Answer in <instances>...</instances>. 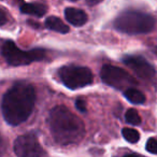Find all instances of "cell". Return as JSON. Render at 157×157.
<instances>
[{"mask_svg":"<svg viewBox=\"0 0 157 157\" xmlns=\"http://www.w3.org/2000/svg\"><path fill=\"white\" fill-rule=\"evenodd\" d=\"M36 103V92L33 85L20 82L5 94L1 110L5 120L12 126L24 123L33 113Z\"/></svg>","mask_w":157,"mask_h":157,"instance_id":"obj_1","label":"cell"},{"mask_svg":"<svg viewBox=\"0 0 157 157\" xmlns=\"http://www.w3.org/2000/svg\"><path fill=\"white\" fill-rule=\"evenodd\" d=\"M48 126L54 140L60 145L75 144L85 135V126L65 105H57L48 115Z\"/></svg>","mask_w":157,"mask_h":157,"instance_id":"obj_2","label":"cell"},{"mask_svg":"<svg viewBox=\"0 0 157 157\" xmlns=\"http://www.w3.org/2000/svg\"><path fill=\"white\" fill-rule=\"evenodd\" d=\"M155 20L146 13L139 11H127L122 13L114 22V27L127 35L147 33L154 29Z\"/></svg>","mask_w":157,"mask_h":157,"instance_id":"obj_3","label":"cell"},{"mask_svg":"<svg viewBox=\"0 0 157 157\" xmlns=\"http://www.w3.org/2000/svg\"><path fill=\"white\" fill-rule=\"evenodd\" d=\"M1 54L7 63L11 66L29 65L33 61L42 60L45 57V52L40 48L31 51H23L15 45L13 41H6L1 48Z\"/></svg>","mask_w":157,"mask_h":157,"instance_id":"obj_4","label":"cell"},{"mask_svg":"<svg viewBox=\"0 0 157 157\" xmlns=\"http://www.w3.org/2000/svg\"><path fill=\"white\" fill-rule=\"evenodd\" d=\"M63 83L70 90H78L90 85L93 73L88 68L80 66H63L58 71Z\"/></svg>","mask_w":157,"mask_h":157,"instance_id":"obj_5","label":"cell"},{"mask_svg":"<svg viewBox=\"0 0 157 157\" xmlns=\"http://www.w3.org/2000/svg\"><path fill=\"white\" fill-rule=\"evenodd\" d=\"M101 80L107 85L112 86L116 90H127L129 87L137 85L135 78L130 75L124 69L116 66L105 65L100 72Z\"/></svg>","mask_w":157,"mask_h":157,"instance_id":"obj_6","label":"cell"},{"mask_svg":"<svg viewBox=\"0 0 157 157\" xmlns=\"http://www.w3.org/2000/svg\"><path fill=\"white\" fill-rule=\"evenodd\" d=\"M14 152L20 157H39L46 154L33 133L20 136L14 142Z\"/></svg>","mask_w":157,"mask_h":157,"instance_id":"obj_7","label":"cell"},{"mask_svg":"<svg viewBox=\"0 0 157 157\" xmlns=\"http://www.w3.org/2000/svg\"><path fill=\"white\" fill-rule=\"evenodd\" d=\"M123 63L127 65L139 78L143 80H151L155 75V69L148 61L140 56H126Z\"/></svg>","mask_w":157,"mask_h":157,"instance_id":"obj_8","label":"cell"},{"mask_svg":"<svg viewBox=\"0 0 157 157\" xmlns=\"http://www.w3.org/2000/svg\"><path fill=\"white\" fill-rule=\"evenodd\" d=\"M65 17L73 26H83L87 22L85 12L76 8H67L65 10Z\"/></svg>","mask_w":157,"mask_h":157,"instance_id":"obj_9","label":"cell"},{"mask_svg":"<svg viewBox=\"0 0 157 157\" xmlns=\"http://www.w3.org/2000/svg\"><path fill=\"white\" fill-rule=\"evenodd\" d=\"M21 11L24 14L41 17L45 14L46 8L41 3H23L21 5Z\"/></svg>","mask_w":157,"mask_h":157,"instance_id":"obj_10","label":"cell"},{"mask_svg":"<svg viewBox=\"0 0 157 157\" xmlns=\"http://www.w3.org/2000/svg\"><path fill=\"white\" fill-rule=\"evenodd\" d=\"M45 26L48 29L56 31V33H67L69 31V26H67L60 18L56 17V16H50V17L46 18Z\"/></svg>","mask_w":157,"mask_h":157,"instance_id":"obj_11","label":"cell"},{"mask_svg":"<svg viewBox=\"0 0 157 157\" xmlns=\"http://www.w3.org/2000/svg\"><path fill=\"white\" fill-rule=\"evenodd\" d=\"M124 96L128 101L135 105H141L145 101V96L142 92L133 87H129L124 90Z\"/></svg>","mask_w":157,"mask_h":157,"instance_id":"obj_12","label":"cell"},{"mask_svg":"<svg viewBox=\"0 0 157 157\" xmlns=\"http://www.w3.org/2000/svg\"><path fill=\"white\" fill-rule=\"evenodd\" d=\"M122 133H123V137L125 138V140H127L130 143H137L140 139V133L136 129L124 128L122 130Z\"/></svg>","mask_w":157,"mask_h":157,"instance_id":"obj_13","label":"cell"},{"mask_svg":"<svg viewBox=\"0 0 157 157\" xmlns=\"http://www.w3.org/2000/svg\"><path fill=\"white\" fill-rule=\"evenodd\" d=\"M125 118H126V122L131 125L137 126V125L141 124V117H140L138 111L135 109H129L125 114Z\"/></svg>","mask_w":157,"mask_h":157,"instance_id":"obj_14","label":"cell"},{"mask_svg":"<svg viewBox=\"0 0 157 157\" xmlns=\"http://www.w3.org/2000/svg\"><path fill=\"white\" fill-rule=\"evenodd\" d=\"M145 150L151 154H157V140L154 138L148 139L145 144Z\"/></svg>","mask_w":157,"mask_h":157,"instance_id":"obj_15","label":"cell"},{"mask_svg":"<svg viewBox=\"0 0 157 157\" xmlns=\"http://www.w3.org/2000/svg\"><path fill=\"white\" fill-rule=\"evenodd\" d=\"M75 107H76V109H78L80 112H82V113H85L86 110H87L86 102H85V100H83V99H78V100L75 101Z\"/></svg>","mask_w":157,"mask_h":157,"instance_id":"obj_16","label":"cell"},{"mask_svg":"<svg viewBox=\"0 0 157 157\" xmlns=\"http://www.w3.org/2000/svg\"><path fill=\"white\" fill-rule=\"evenodd\" d=\"M8 22V15L3 9H0V26H3Z\"/></svg>","mask_w":157,"mask_h":157,"instance_id":"obj_17","label":"cell"},{"mask_svg":"<svg viewBox=\"0 0 157 157\" xmlns=\"http://www.w3.org/2000/svg\"><path fill=\"white\" fill-rule=\"evenodd\" d=\"M87 1V3L90 6H95V5H98V3H100L102 0H86Z\"/></svg>","mask_w":157,"mask_h":157,"instance_id":"obj_18","label":"cell"},{"mask_svg":"<svg viewBox=\"0 0 157 157\" xmlns=\"http://www.w3.org/2000/svg\"><path fill=\"white\" fill-rule=\"evenodd\" d=\"M2 148H3V146H2V141H1V139H0V155H1V153H2Z\"/></svg>","mask_w":157,"mask_h":157,"instance_id":"obj_19","label":"cell"},{"mask_svg":"<svg viewBox=\"0 0 157 157\" xmlns=\"http://www.w3.org/2000/svg\"><path fill=\"white\" fill-rule=\"evenodd\" d=\"M72 1H76V0H72Z\"/></svg>","mask_w":157,"mask_h":157,"instance_id":"obj_20","label":"cell"}]
</instances>
